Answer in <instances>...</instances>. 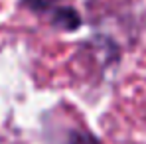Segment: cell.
<instances>
[{
    "instance_id": "cell-2",
    "label": "cell",
    "mask_w": 146,
    "mask_h": 144,
    "mask_svg": "<svg viewBox=\"0 0 146 144\" xmlns=\"http://www.w3.org/2000/svg\"><path fill=\"white\" fill-rule=\"evenodd\" d=\"M69 144H99V140L89 132H73Z\"/></svg>"
},
{
    "instance_id": "cell-1",
    "label": "cell",
    "mask_w": 146,
    "mask_h": 144,
    "mask_svg": "<svg viewBox=\"0 0 146 144\" xmlns=\"http://www.w3.org/2000/svg\"><path fill=\"white\" fill-rule=\"evenodd\" d=\"M20 6L48 22L55 30L73 32L81 26V16L65 0H20Z\"/></svg>"
}]
</instances>
